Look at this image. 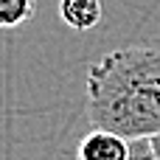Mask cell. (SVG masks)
Returning a JSON list of instances; mask_svg holds the SVG:
<instances>
[{
  "instance_id": "8992f818",
  "label": "cell",
  "mask_w": 160,
  "mask_h": 160,
  "mask_svg": "<svg viewBox=\"0 0 160 160\" xmlns=\"http://www.w3.org/2000/svg\"><path fill=\"white\" fill-rule=\"evenodd\" d=\"M152 141V149H155V158L160 160V135H155V138H149Z\"/></svg>"
},
{
  "instance_id": "5b68a950",
  "label": "cell",
  "mask_w": 160,
  "mask_h": 160,
  "mask_svg": "<svg viewBox=\"0 0 160 160\" xmlns=\"http://www.w3.org/2000/svg\"><path fill=\"white\" fill-rule=\"evenodd\" d=\"M129 160H158L155 158V149H152V141L149 138L129 141Z\"/></svg>"
},
{
  "instance_id": "7a4b0ae2",
  "label": "cell",
  "mask_w": 160,
  "mask_h": 160,
  "mask_svg": "<svg viewBox=\"0 0 160 160\" xmlns=\"http://www.w3.org/2000/svg\"><path fill=\"white\" fill-rule=\"evenodd\" d=\"M76 160H129V141L115 132L90 129L79 141Z\"/></svg>"
},
{
  "instance_id": "6da1fadb",
  "label": "cell",
  "mask_w": 160,
  "mask_h": 160,
  "mask_svg": "<svg viewBox=\"0 0 160 160\" xmlns=\"http://www.w3.org/2000/svg\"><path fill=\"white\" fill-rule=\"evenodd\" d=\"M84 112L93 129L127 141L160 135V51L129 45L93 62Z\"/></svg>"
},
{
  "instance_id": "277c9868",
  "label": "cell",
  "mask_w": 160,
  "mask_h": 160,
  "mask_svg": "<svg viewBox=\"0 0 160 160\" xmlns=\"http://www.w3.org/2000/svg\"><path fill=\"white\" fill-rule=\"evenodd\" d=\"M34 17L31 0H0V28H17Z\"/></svg>"
},
{
  "instance_id": "3957f363",
  "label": "cell",
  "mask_w": 160,
  "mask_h": 160,
  "mask_svg": "<svg viewBox=\"0 0 160 160\" xmlns=\"http://www.w3.org/2000/svg\"><path fill=\"white\" fill-rule=\"evenodd\" d=\"M59 17L73 31H90L101 22L104 6L101 0H59Z\"/></svg>"
}]
</instances>
